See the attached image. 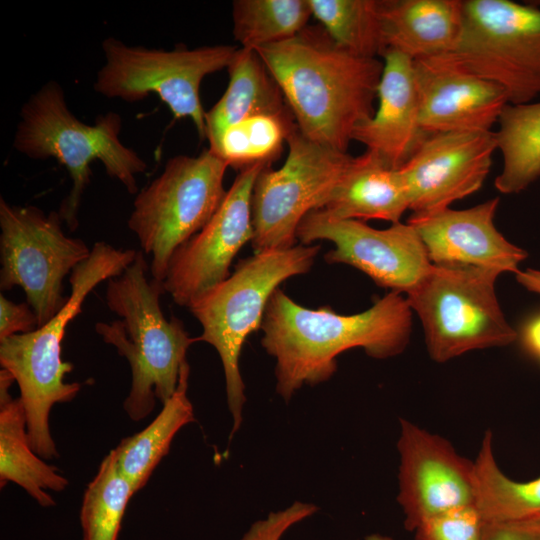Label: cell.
<instances>
[{
  "mask_svg": "<svg viewBox=\"0 0 540 540\" xmlns=\"http://www.w3.org/2000/svg\"><path fill=\"white\" fill-rule=\"evenodd\" d=\"M412 309L391 291L362 313L341 315L329 307L300 306L277 288L260 325L261 345L275 358L276 392L289 401L303 385L329 380L336 358L360 347L375 359L394 357L409 343Z\"/></svg>",
  "mask_w": 540,
  "mask_h": 540,
  "instance_id": "1",
  "label": "cell"
},
{
  "mask_svg": "<svg viewBox=\"0 0 540 540\" xmlns=\"http://www.w3.org/2000/svg\"><path fill=\"white\" fill-rule=\"evenodd\" d=\"M278 84L299 131L347 152L354 129L371 118L383 71L378 58L337 46L323 28L255 50Z\"/></svg>",
  "mask_w": 540,
  "mask_h": 540,
  "instance_id": "2",
  "label": "cell"
},
{
  "mask_svg": "<svg viewBox=\"0 0 540 540\" xmlns=\"http://www.w3.org/2000/svg\"><path fill=\"white\" fill-rule=\"evenodd\" d=\"M149 274L143 251H137L120 276L107 280L106 304L119 318L95 324L102 340L129 363L131 387L123 409L135 422L146 418L157 400L163 405L172 397L187 351L198 341L180 319L165 317L160 306L166 293L163 281Z\"/></svg>",
  "mask_w": 540,
  "mask_h": 540,
  "instance_id": "3",
  "label": "cell"
},
{
  "mask_svg": "<svg viewBox=\"0 0 540 540\" xmlns=\"http://www.w3.org/2000/svg\"><path fill=\"white\" fill-rule=\"evenodd\" d=\"M134 249L96 242L90 256L70 274L71 293L62 309L32 332L0 340L1 368L11 373L20 390L32 449L44 459L59 456L49 427L57 403L72 401L81 389L66 382L73 365L62 360V340L68 324L82 311L87 296L101 282L120 276L135 260Z\"/></svg>",
  "mask_w": 540,
  "mask_h": 540,
  "instance_id": "4",
  "label": "cell"
},
{
  "mask_svg": "<svg viewBox=\"0 0 540 540\" xmlns=\"http://www.w3.org/2000/svg\"><path fill=\"white\" fill-rule=\"evenodd\" d=\"M121 127V117L114 112L99 115L94 125L81 122L69 109L56 81L42 85L21 108L13 146L28 158H55L65 166L72 187L58 212L71 232L79 225V209L93 161H101L106 173L129 193L138 191L136 176L145 172L147 163L121 142Z\"/></svg>",
  "mask_w": 540,
  "mask_h": 540,
  "instance_id": "5",
  "label": "cell"
},
{
  "mask_svg": "<svg viewBox=\"0 0 540 540\" xmlns=\"http://www.w3.org/2000/svg\"><path fill=\"white\" fill-rule=\"evenodd\" d=\"M320 246L295 245L288 249L254 253L240 260L234 272L187 308L198 320V341L213 346L222 362L228 409L233 418L230 438L242 422L246 402L239 359L247 337L260 329L272 293L285 280L307 273Z\"/></svg>",
  "mask_w": 540,
  "mask_h": 540,
  "instance_id": "6",
  "label": "cell"
},
{
  "mask_svg": "<svg viewBox=\"0 0 540 540\" xmlns=\"http://www.w3.org/2000/svg\"><path fill=\"white\" fill-rule=\"evenodd\" d=\"M499 272L432 264L407 293L418 315L430 357L443 363L466 352L506 346L518 338L499 305Z\"/></svg>",
  "mask_w": 540,
  "mask_h": 540,
  "instance_id": "7",
  "label": "cell"
},
{
  "mask_svg": "<svg viewBox=\"0 0 540 540\" xmlns=\"http://www.w3.org/2000/svg\"><path fill=\"white\" fill-rule=\"evenodd\" d=\"M228 165L209 148L197 156L170 158L163 172L139 191L128 219L150 273L164 281L176 250L200 232L222 204Z\"/></svg>",
  "mask_w": 540,
  "mask_h": 540,
  "instance_id": "8",
  "label": "cell"
},
{
  "mask_svg": "<svg viewBox=\"0 0 540 540\" xmlns=\"http://www.w3.org/2000/svg\"><path fill=\"white\" fill-rule=\"evenodd\" d=\"M237 49L230 45L149 49L108 37L102 42L105 62L94 89L107 98L126 102L156 94L176 118H190L200 138H205L201 82L207 75L227 68Z\"/></svg>",
  "mask_w": 540,
  "mask_h": 540,
  "instance_id": "9",
  "label": "cell"
},
{
  "mask_svg": "<svg viewBox=\"0 0 540 540\" xmlns=\"http://www.w3.org/2000/svg\"><path fill=\"white\" fill-rule=\"evenodd\" d=\"M59 212L0 198V288L21 287L38 327L65 305L64 278L91 253L79 238L67 236Z\"/></svg>",
  "mask_w": 540,
  "mask_h": 540,
  "instance_id": "10",
  "label": "cell"
},
{
  "mask_svg": "<svg viewBox=\"0 0 540 540\" xmlns=\"http://www.w3.org/2000/svg\"><path fill=\"white\" fill-rule=\"evenodd\" d=\"M456 59L499 85L508 102L540 95V8L511 0L463 1V27Z\"/></svg>",
  "mask_w": 540,
  "mask_h": 540,
  "instance_id": "11",
  "label": "cell"
},
{
  "mask_svg": "<svg viewBox=\"0 0 540 540\" xmlns=\"http://www.w3.org/2000/svg\"><path fill=\"white\" fill-rule=\"evenodd\" d=\"M288 154L277 170L265 167L251 196V245L254 253L296 245L297 229L320 209L353 156L306 138L296 126L287 139Z\"/></svg>",
  "mask_w": 540,
  "mask_h": 540,
  "instance_id": "12",
  "label": "cell"
},
{
  "mask_svg": "<svg viewBox=\"0 0 540 540\" xmlns=\"http://www.w3.org/2000/svg\"><path fill=\"white\" fill-rule=\"evenodd\" d=\"M303 245L328 240L335 245L328 263H343L368 275L378 286L407 293L432 263L416 230L409 223L375 229L361 220L335 219L322 210L309 212L297 229Z\"/></svg>",
  "mask_w": 540,
  "mask_h": 540,
  "instance_id": "13",
  "label": "cell"
},
{
  "mask_svg": "<svg viewBox=\"0 0 540 540\" xmlns=\"http://www.w3.org/2000/svg\"><path fill=\"white\" fill-rule=\"evenodd\" d=\"M265 167L240 170L211 220L173 254L163 284L176 304L188 307L229 276L235 256L252 240L251 196Z\"/></svg>",
  "mask_w": 540,
  "mask_h": 540,
  "instance_id": "14",
  "label": "cell"
},
{
  "mask_svg": "<svg viewBox=\"0 0 540 540\" xmlns=\"http://www.w3.org/2000/svg\"><path fill=\"white\" fill-rule=\"evenodd\" d=\"M397 449V501L406 530L413 532L448 510L475 505L474 461L458 454L448 440L401 418Z\"/></svg>",
  "mask_w": 540,
  "mask_h": 540,
  "instance_id": "15",
  "label": "cell"
},
{
  "mask_svg": "<svg viewBox=\"0 0 540 540\" xmlns=\"http://www.w3.org/2000/svg\"><path fill=\"white\" fill-rule=\"evenodd\" d=\"M496 150L493 131L429 134L400 168L409 209L417 214L442 210L478 191Z\"/></svg>",
  "mask_w": 540,
  "mask_h": 540,
  "instance_id": "16",
  "label": "cell"
},
{
  "mask_svg": "<svg viewBox=\"0 0 540 540\" xmlns=\"http://www.w3.org/2000/svg\"><path fill=\"white\" fill-rule=\"evenodd\" d=\"M413 72L429 134L491 131L509 103L499 85L466 69L452 52L414 60Z\"/></svg>",
  "mask_w": 540,
  "mask_h": 540,
  "instance_id": "17",
  "label": "cell"
},
{
  "mask_svg": "<svg viewBox=\"0 0 540 540\" xmlns=\"http://www.w3.org/2000/svg\"><path fill=\"white\" fill-rule=\"evenodd\" d=\"M499 198L474 207L412 213L409 223L421 238L429 260L436 265H462L517 273L528 256L496 228Z\"/></svg>",
  "mask_w": 540,
  "mask_h": 540,
  "instance_id": "18",
  "label": "cell"
},
{
  "mask_svg": "<svg viewBox=\"0 0 540 540\" xmlns=\"http://www.w3.org/2000/svg\"><path fill=\"white\" fill-rule=\"evenodd\" d=\"M382 58L377 109L354 129L352 140L363 144L389 167L400 169L429 133L420 122L413 60L394 50H387Z\"/></svg>",
  "mask_w": 540,
  "mask_h": 540,
  "instance_id": "19",
  "label": "cell"
},
{
  "mask_svg": "<svg viewBox=\"0 0 540 540\" xmlns=\"http://www.w3.org/2000/svg\"><path fill=\"white\" fill-rule=\"evenodd\" d=\"M409 201L400 169L370 151L352 158L320 209L335 219L400 222Z\"/></svg>",
  "mask_w": 540,
  "mask_h": 540,
  "instance_id": "20",
  "label": "cell"
},
{
  "mask_svg": "<svg viewBox=\"0 0 540 540\" xmlns=\"http://www.w3.org/2000/svg\"><path fill=\"white\" fill-rule=\"evenodd\" d=\"M381 20L386 51L413 61L451 53L462 32L463 1L382 0Z\"/></svg>",
  "mask_w": 540,
  "mask_h": 540,
  "instance_id": "21",
  "label": "cell"
},
{
  "mask_svg": "<svg viewBox=\"0 0 540 540\" xmlns=\"http://www.w3.org/2000/svg\"><path fill=\"white\" fill-rule=\"evenodd\" d=\"M13 382L11 373L1 368L0 486L3 488L8 482H13L40 506L51 507L55 500L47 491L61 492L69 481L32 449L23 403L20 397L13 398L9 392Z\"/></svg>",
  "mask_w": 540,
  "mask_h": 540,
  "instance_id": "22",
  "label": "cell"
},
{
  "mask_svg": "<svg viewBox=\"0 0 540 540\" xmlns=\"http://www.w3.org/2000/svg\"><path fill=\"white\" fill-rule=\"evenodd\" d=\"M229 82L205 113V138L213 147L223 131L250 116L289 111L284 96L255 50L238 48L227 67Z\"/></svg>",
  "mask_w": 540,
  "mask_h": 540,
  "instance_id": "23",
  "label": "cell"
},
{
  "mask_svg": "<svg viewBox=\"0 0 540 540\" xmlns=\"http://www.w3.org/2000/svg\"><path fill=\"white\" fill-rule=\"evenodd\" d=\"M190 366L184 363L172 397L162 406L159 414L144 429L123 438L113 448L120 472L128 479L135 492L142 489L154 469L168 454L177 432L194 422V411L187 396Z\"/></svg>",
  "mask_w": 540,
  "mask_h": 540,
  "instance_id": "24",
  "label": "cell"
},
{
  "mask_svg": "<svg viewBox=\"0 0 540 540\" xmlns=\"http://www.w3.org/2000/svg\"><path fill=\"white\" fill-rule=\"evenodd\" d=\"M497 124L502 169L494 185L503 194H517L540 178V101L508 103Z\"/></svg>",
  "mask_w": 540,
  "mask_h": 540,
  "instance_id": "25",
  "label": "cell"
},
{
  "mask_svg": "<svg viewBox=\"0 0 540 540\" xmlns=\"http://www.w3.org/2000/svg\"><path fill=\"white\" fill-rule=\"evenodd\" d=\"M476 507L485 522L520 520L540 515V476L527 482L507 477L492 450V433L485 432L474 461Z\"/></svg>",
  "mask_w": 540,
  "mask_h": 540,
  "instance_id": "26",
  "label": "cell"
},
{
  "mask_svg": "<svg viewBox=\"0 0 540 540\" xmlns=\"http://www.w3.org/2000/svg\"><path fill=\"white\" fill-rule=\"evenodd\" d=\"M312 15L340 48L360 57L378 58L386 51L382 0H308Z\"/></svg>",
  "mask_w": 540,
  "mask_h": 540,
  "instance_id": "27",
  "label": "cell"
},
{
  "mask_svg": "<svg viewBox=\"0 0 540 540\" xmlns=\"http://www.w3.org/2000/svg\"><path fill=\"white\" fill-rule=\"evenodd\" d=\"M296 126L290 110L253 115L226 128L209 149L238 171L255 164L270 166Z\"/></svg>",
  "mask_w": 540,
  "mask_h": 540,
  "instance_id": "28",
  "label": "cell"
},
{
  "mask_svg": "<svg viewBox=\"0 0 540 540\" xmlns=\"http://www.w3.org/2000/svg\"><path fill=\"white\" fill-rule=\"evenodd\" d=\"M232 15L236 41L256 50L296 36L312 12L308 0H237Z\"/></svg>",
  "mask_w": 540,
  "mask_h": 540,
  "instance_id": "29",
  "label": "cell"
},
{
  "mask_svg": "<svg viewBox=\"0 0 540 540\" xmlns=\"http://www.w3.org/2000/svg\"><path fill=\"white\" fill-rule=\"evenodd\" d=\"M135 493L111 450L83 494L80 509L83 540H117L127 505Z\"/></svg>",
  "mask_w": 540,
  "mask_h": 540,
  "instance_id": "30",
  "label": "cell"
},
{
  "mask_svg": "<svg viewBox=\"0 0 540 540\" xmlns=\"http://www.w3.org/2000/svg\"><path fill=\"white\" fill-rule=\"evenodd\" d=\"M485 525L476 505L463 506L422 522L414 540H483Z\"/></svg>",
  "mask_w": 540,
  "mask_h": 540,
  "instance_id": "31",
  "label": "cell"
},
{
  "mask_svg": "<svg viewBox=\"0 0 540 540\" xmlns=\"http://www.w3.org/2000/svg\"><path fill=\"white\" fill-rule=\"evenodd\" d=\"M317 511L318 507L313 503L296 501L289 507L270 512L265 519L254 522L240 540H280L292 526Z\"/></svg>",
  "mask_w": 540,
  "mask_h": 540,
  "instance_id": "32",
  "label": "cell"
},
{
  "mask_svg": "<svg viewBox=\"0 0 540 540\" xmlns=\"http://www.w3.org/2000/svg\"><path fill=\"white\" fill-rule=\"evenodd\" d=\"M37 328V317L26 301L15 303L0 295V340Z\"/></svg>",
  "mask_w": 540,
  "mask_h": 540,
  "instance_id": "33",
  "label": "cell"
},
{
  "mask_svg": "<svg viewBox=\"0 0 540 540\" xmlns=\"http://www.w3.org/2000/svg\"><path fill=\"white\" fill-rule=\"evenodd\" d=\"M483 540H540V515L520 520L486 522Z\"/></svg>",
  "mask_w": 540,
  "mask_h": 540,
  "instance_id": "34",
  "label": "cell"
},
{
  "mask_svg": "<svg viewBox=\"0 0 540 540\" xmlns=\"http://www.w3.org/2000/svg\"><path fill=\"white\" fill-rule=\"evenodd\" d=\"M517 339L526 353L540 362V313L526 320Z\"/></svg>",
  "mask_w": 540,
  "mask_h": 540,
  "instance_id": "35",
  "label": "cell"
},
{
  "mask_svg": "<svg viewBox=\"0 0 540 540\" xmlns=\"http://www.w3.org/2000/svg\"><path fill=\"white\" fill-rule=\"evenodd\" d=\"M518 283L528 291L540 294V270L527 268L516 273Z\"/></svg>",
  "mask_w": 540,
  "mask_h": 540,
  "instance_id": "36",
  "label": "cell"
},
{
  "mask_svg": "<svg viewBox=\"0 0 540 540\" xmlns=\"http://www.w3.org/2000/svg\"><path fill=\"white\" fill-rule=\"evenodd\" d=\"M363 540H393L390 536L374 533L365 536Z\"/></svg>",
  "mask_w": 540,
  "mask_h": 540,
  "instance_id": "37",
  "label": "cell"
}]
</instances>
